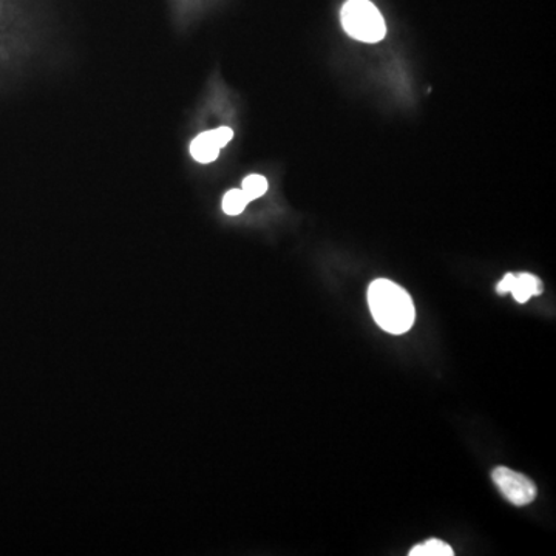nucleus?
<instances>
[{"mask_svg":"<svg viewBox=\"0 0 556 556\" xmlns=\"http://www.w3.org/2000/svg\"><path fill=\"white\" fill-rule=\"evenodd\" d=\"M222 146L218 144L215 130L204 131L190 144V155L201 164L214 163L218 159Z\"/></svg>","mask_w":556,"mask_h":556,"instance_id":"obj_5","label":"nucleus"},{"mask_svg":"<svg viewBox=\"0 0 556 556\" xmlns=\"http://www.w3.org/2000/svg\"><path fill=\"white\" fill-rule=\"evenodd\" d=\"M241 190L247 193L249 200H257L268 192V179L263 177V175H249V177L243 179Z\"/></svg>","mask_w":556,"mask_h":556,"instance_id":"obj_8","label":"nucleus"},{"mask_svg":"<svg viewBox=\"0 0 556 556\" xmlns=\"http://www.w3.org/2000/svg\"><path fill=\"white\" fill-rule=\"evenodd\" d=\"M215 137H217L218 144L222 146V149L225 146H228L230 139L233 138V131L230 127H219V129L215 130Z\"/></svg>","mask_w":556,"mask_h":556,"instance_id":"obj_9","label":"nucleus"},{"mask_svg":"<svg viewBox=\"0 0 556 556\" xmlns=\"http://www.w3.org/2000/svg\"><path fill=\"white\" fill-rule=\"evenodd\" d=\"M497 294H507L510 292L518 303L529 302L533 295H540L543 292V283L540 278L532 276V274H507L503 280L497 283Z\"/></svg>","mask_w":556,"mask_h":556,"instance_id":"obj_4","label":"nucleus"},{"mask_svg":"<svg viewBox=\"0 0 556 556\" xmlns=\"http://www.w3.org/2000/svg\"><path fill=\"white\" fill-rule=\"evenodd\" d=\"M247 193L241 189H232L223 199V211L228 215H240L249 204Z\"/></svg>","mask_w":556,"mask_h":556,"instance_id":"obj_7","label":"nucleus"},{"mask_svg":"<svg viewBox=\"0 0 556 556\" xmlns=\"http://www.w3.org/2000/svg\"><path fill=\"white\" fill-rule=\"evenodd\" d=\"M368 305L376 324L390 334H405L415 325V303L408 292L387 278L369 285Z\"/></svg>","mask_w":556,"mask_h":556,"instance_id":"obj_1","label":"nucleus"},{"mask_svg":"<svg viewBox=\"0 0 556 556\" xmlns=\"http://www.w3.org/2000/svg\"><path fill=\"white\" fill-rule=\"evenodd\" d=\"M340 17L351 38L365 43H378L386 38V21L369 0H348Z\"/></svg>","mask_w":556,"mask_h":556,"instance_id":"obj_2","label":"nucleus"},{"mask_svg":"<svg viewBox=\"0 0 556 556\" xmlns=\"http://www.w3.org/2000/svg\"><path fill=\"white\" fill-rule=\"evenodd\" d=\"M453 548L441 540H428L409 551V556H453Z\"/></svg>","mask_w":556,"mask_h":556,"instance_id":"obj_6","label":"nucleus"},{"mask_svg":"<svg viewBox=\"0 0 556 556\" xmlns=\"http://www.w3.org/2000/svg\"><path fill=\"white\" fill-rule=\"evenodd\" d=\"M500 492L515 506H527L536 497V486L525 475L507 467H497L492 473Z\"/></svg>","mask_w":556,"mask_h":556,"instance_id":"obj_3","label":"nucleus"}]
</instances>
